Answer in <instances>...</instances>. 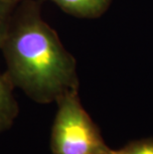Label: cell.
Here are the masks:
<instances>
[{"instance_id": "cell-1", "label": "cell", "mask_w": 153, "mask_h": 154, "mask_svg": "<svg viewBox=\"0 0 153 154\" xmlns=\"http://www.w3.org/2000/svg\"><path fill=\"white\" fill-rule=\"evenodd\" d=\"M0 50L13 87L35 103H56L79 88L76 60L42 18L38 0L18 3Z\"/></svg>"}, {"instance_id": "cell-2", "label": "cell", "mask_w": 153, "mask_h": 154, "mask_svg": "<svg viewBox=\"0 0 153 154\" xmlns=\"http://www.w3.org/2000/svg\"><path fill=\"white\" fill-rule=\"evenodd\" d=\"M56 103L50 139L52 154H112L99 126L84 109L79 88L68 91Z\"/></svg>"}, {"instance_id": "cell-3", "label": "cell", "mask_w": 153, "mask_h": 154, "mask_svg": "<svg viewBox=\"0 0 153 154\" xmlns=\"http://www.w3.org/2000/svg\"><path fill=\"white\" fill-rule=\"evenodd\" d=\"M13 88L14 87L5 73H0V133L10 128L19 113Z\"/></svg>"}, {"instance_id": "cell-4", "label": "cell", "mask_w": 153, "mask_h": 154, "mask_svg": "<svg viewBox=\"0 0 153 154\" xmlns=\"http://www.w3.org/2000/svg\"><path fill=\"white\" fill-rule=\"evenodd\" d=\"M75 17L97 18L105 13L112 0H50Z\"/></svg>"}, {"instance_id": "cell-5", "label": "cell", "mask_w": 153, "mask_h": 154, "mask_svg": "<svg viewBox=\"0 0 153 154\" xmlns=\"http://www.w3.org/2000/svg\"><path fill=\"white\" fill-rule=\"evenodd\" d=\"M112 154H153V137L136 139L119 149H112Z\"/></svg>"}, {"instance_id": "cell-6", "label": "cell", "mask_w": 153, "mask_h": 154, "mask_svg": "<svg viewBox=\"0 0 153 154\" xmlns=\"http://www.w3.org/2000/svg\"><path fill=\"white\" fill-rule=\"evenodd\" d=\"M21 0H0V48L10 24L13 13Z\"/></svg>"}]
</instances>
